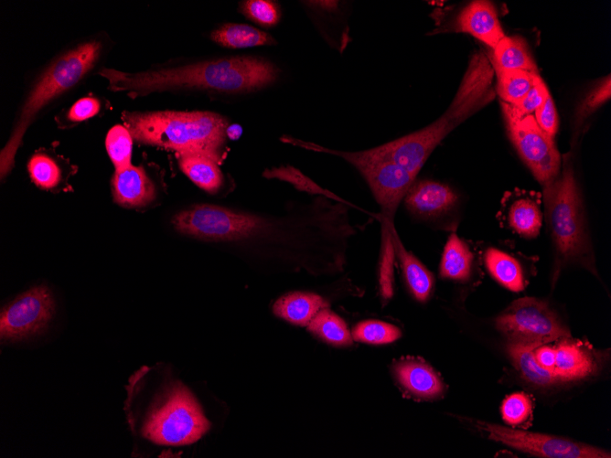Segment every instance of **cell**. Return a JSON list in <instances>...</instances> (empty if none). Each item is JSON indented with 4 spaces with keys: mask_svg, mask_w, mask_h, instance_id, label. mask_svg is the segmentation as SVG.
I'll use <instances>...</instances> for the list:
<instances>
[{
    "mask_svg": "<svg viewBox=\"0 0 611 458\" xmlns=\"http://www.w3.org/2000/svg\"><path fill=\"white\" fill-rule=\"evenodd\" d=\"M485 264L489 273L504 287L520 292L525 287V279L520 263L512 256L495 248L485 253Z\"/></svg>",
    "mask_w": 611,
    "mask_h": 458,
    "instance_id": "cb8c5ba5",
    "label": "cell"
},
{
    "mask_svg": "<svg viewBox=\"0 0 611 458\" xmlns=\"http://www.w3.org/2000/svg\"><path fill=\"white\" fill-rule=\"evenodd\" d=\"M393 246L410 291L416 300L425 302L433 289L432 273L405 250L396 231L393 233Z\"/></svg>",
    "mask_w": 611,
    "mask_h": 458,
    "instance_id": "ffe728a7",
    "label": "cell"
},
{
    "mask_svg": "<svg viewBox=\"0 0 611 458\" xmlns=\"http://www.w3.org/2000/svg\"><path fill=\"white\" fill-rule=\"evenodd\" d=\"M278 72L267 59L237 56L137 73L104 68L100 75L107 80L111 91L136 97L175 89L248 92L272 84L278 78Z\"/></svg>",
    "mask_w": 611,
    "mask_h": 458,
    "instance_id": "6da1fadb",
    "label": "cell"
},
{
    "mask_svg": "<svg viewBox=\"0 0 611 458\" xmlns=\"http://www.w3.org/2000/svg\"><path fill=\"white\" fill-rule=\"evenodd\" d=\"M610 75H607L589 91L578 108L579 119L585 118L610 99Z\"/></svg>",
    "mask_w": 611,
    "mask_h": 458,
    "instance_id": "e575fe53",
    "label": "cell"
},
{
    "mask_svg": "<svg viewBox=\"0 0 611 458\" xmlns=\"http://www.w3.org/2000/svg\"><path fill=\"white\" fill-rule=\"evenodd\" d=\"M497 77L496 92L500 101L517 106L529 92L539 73L520 69L494 70Z\"/></svg>",
    "mask_w": 611,
    "mask_h": 458,
    "instance_id": "484cf974",
    "label": "cell"
},
{
    "mask_svg": "<svg viewBox=\"0 0 611 458\" xmlns=\"http://www.w3.org/2000/svg\"><path fill=\"white\" fill-rule=\"evenodd\" d=\"M534 357L537 362L544 368L553 372L555 362L554 346L549 344L541 345L534 348Z\"/></svg>",
    "mask_w": 611,
    "mask_h": 458,
    "instance_id": "74e56055",
    "label": "cell"
},
{
    "mask_svg": "<svg viewBox=\"0 0 611 458\" xmlns=\"http://www.w3.org/2000/svg\"><path fill=\"white\" fill-rule=\"evenodd\" d=\"M27 170L31 180L40 188H53L60 181L59 167L51 157L46 154H34L27 163Z\"/></svg>",
    "mask_w": 611,
    "mask_h": 458,
    "instance_id": "f546056e",
    "label": "cell"
},
{
    "mask_svg": "<svg viewBox=\"0 0 611 458\" xmlns=\"http://www.w3.org/2000/svg\"><path fill=\"white\" fill-rule=\"evenodd\" d=\"M546 219L557 253L563 261H580L592 268L584 208L573 168L563 161L559 176L543 187Z\"/></svg>",
    "mask_w": 611,
    "mask_h": 458,
    "instance_id": "5b68a950",
    "label": "cell"
},
{
    "mask_svg": "<svg viewBox=\"0 0 611 458\" xmlns=\"http://www.w3.org/2000/svg\"><path fill=\"white\" fill-rule=\"evenodd\" d=\"M493 70L520 69L539 73L525 40L520 36H506L493 48Z\"/></svg>",
    "mask_w": 611,
    "mask_h": 458,
    "instance_id": "d6986e66",
    "label": "cell"
},
{
    "mask_svg": "<svg viewBox=\"0 0 611 458\" xmlns=\"http://www.w3.org/2000/svg\"><path fill=\"white\" fill-rule=\"evenodd\" d=\"M351 336L354 340L359 342L382 345L396 341L402 336V332L391 324L366 320L354 326Z\"/></svg>",
    "mask_w": 611,
    "mask_h": 458,
    "instance_id": "f1b7e54d",
    "label": "cell"
},
{
    "mask_svg": "<svg viewBox=\"0 0 611 458\" xmlns=\"http://www.w3.org/2000/svg\"><path fill=\"white\" fill-rule=\"evenodd\" d=\"M502 112L509 136L520 156L542 187L547 186L559 176L562 166L553 138L538 125L533 114L516 117Z\"/></svg>",
    "mask_w": 611,
    "mask_h": 458,
    "instance_id": "9c48e42d",
    "label": "cell"
},
{
    "mask_svg": "<svg viewBox=\"0 0 611 458\" xmlns=\"http://www.w3.org/2000/svg\"><path fill=\"white\" fill-rule=\"evenodd\" d=\"M114 201L125 208H142L155 197V188L142 166L115 169L112 178Z\"/></svg>",
    "mask_w": 611,
    "mask_h": 458,
    "instance_id": "9a60e30c",
    "label": "cell"
},
{
    "mask_svg": "<svg viewBox=\"0 0 611 458\" xmlns=\"http://www.w3.org/2000/svg\"><path fill=\"white\" fill-rule=\"evenodd\" d=\"M477 428L489 439L516 450L547 458H609L610 453L567 439L514 430L498 424L479 421Z\"/></svg>",
    "mask_w": 611,
    "mask_h": 458,
    "instance_id": "30bf717a",
    "label": "cell"
},
{
    "mask_svg": "<svg viewBox=\"0 0 611 458\" xmlns=\"http://www.w3.org/2000/svg\"><path fill=\"white\" fill-rule=\"evenodd\" d=\"M509 227L520 236L532 239L539 235L542 215L538 204L529 197H520L509 206Z\"/></svg>",
    "mask_w": 611,
    "mask_h": 458,
    "instance_id": "d4e9b609",
    "label": "cell"
},
{
    "mask_svg": "<svg viewBox=\"0 0 611 458\" xmlns=\"http://www.w3.org/2000/svg\"><path fill=\"white\" fill-rule=\"evenodd\" d=\"M452 30L467 33L492 49L505 37L494 5L485 0L472 1L462 8Z\"/></svg>",
    "mask_w": 611,
    "mask_h": 458,
    "instance_id": "4fadbf2b",
    "label": "cell"
},
{
    "mask_svg": "<svg viewBox=\"0 0 611 458\" xmlns=\"http://www.w3.org/2000/svg\"><path fill=\"white\" fill-rule=\"evenodd\" d=\"M399 384L415 398L436 399L443 395L445 385L436 372L423 361L406 357L393 366Z\"/></svg>",
    "mask_w": 611,
    "mask_h": 458,
    "instance_id": "2e32d148",
    "label": "cell"
},
{
    "mask_svg": "<svg viewBox=\"0 0 611 458\" xmlns=\"http://www.w3.org/2000/svg\"><path fill=\"white\" fill-rule=\"evenodd\" d=\"M177 160L183 173L198 187L215 194L223 185L219 163L202 154L178 153Z\"/></svg>",
    "mask_w": 611,
    "mask_h": 458,
    "instance_id": "ac0fdd59",
    "label": "cell"
},
{
    "mask_svg": "<svg viewBox=\"0 0 611 458\" xmlns=\"http://www.w3.org/2000/svg\"><path fill=\"white\" fill-rule=\"evenodd\" d=\"M327 303L312 293L292 292L281 296L273 306L274 314L296 325H307Z\"/></svg>",
    "mask_w": 611,
    "mask_h": 458,
    "instance_id": "e0dca14e",
    "label": "cell"
},
{
    "mask_svg": "<svg viewBox=\"0 0 611 458\" xmlns=\"http://www.w3.org/2000/svg\"><path fill=\"white\" fill-rule=\"evenodd\" d=\"M100 101L95 97H83L78 100L68 111L67 118L70 122H81L98 113Z\"/></svg>",
    "mask_w": 611,
    "mask_h": 458,
    "instance_id": "8d00e7d4",
    "label": "cell"
},
{
    "mask_svg": "<svg viewBox=\"0 0 611 458\" xmlns=\"http://www.w3.org/2000/svg\"><path fill=\"white\" fill-rule=\"evenodd\" d=\"M457 201L454 190L433 180L413 182L404 197L406 208L413 214L431 218L451 209Z\"/></svg>",
    "mask_w": 611,
    "mask_h": 458,
    "instance_id": "5bb4252c",
    "label": "cell"
},
{
    "mask_svg": "<svg viewBox=\"0 0 611 458\" xmlns=\"http://www.w3.org/2000/svg\"><path fill=\"white\" fill-rule=\"evenodd\" d=\"M101 50L99 41L84 42L61 55L41 74L23 103L11 137L1 152L2 177L12 168L22 136L36 114L55 97L79 82L95 65Z\"/></svg>",
    "mask_w": 611,
    "mask_h": 458,
    "instance_id": "277c9868",
    "label": "cell"
},
{
    "mask_svg": "<svg viewBox=\"0 0 611 458\" xmlns=\"http://www.w3.org/2000/svg\"><path fill=\"white\" fill-rule=\"evenodd\" d=\"M532 403L524 393H514L502 403L501 413L504 421L511 425L524 422L531 414Z\"/></svg>",
    "mask_w": 611,
    "mask_h": 458,
    "instance_id": "836d02e7",
    "label": "cell"
},
{
    "mask_svg": "<svg viewBox=\"0 0 611 458\" xmlns=\"http://www.w3.org/2000/svg\"><path fill=\"white\" fill-rule=\"evenodd\" d=\"M143 427V434L163 445H185L199 440L209 422L191 392L181 384L171 386L154 404Z\"/></svg>",
    "mask_w": 611,
    "mask_h": 458,
    "instance_id": "52a82bcc",
    "label": "cell"
},
{
    "mask_svg": "<svg viewBox=\"0 0 611 458\" xmlns=\"http://www.w3.org/2000/svg\"><path fill=\"white\" fill-rule=\"evenodd\" d=\"M307 5L315 6L324 10H333L336 9L338 3L337 1H312L306 2Z\"/></svg>",
    "mask_w": 611,
    "mask_h": 458,
    "instance_id": "f35d334b",
    "label": "cell"
},
{
    "mask_svg": "<svg viewBox=\"0 0 611 458\" xmlns=\"http://www.w3.org/2000/svg\"><path fill=\"white\" fill-rule=\"evenodd\" d=\"M472 261L473 254L467 245L452 233L444 248L440 275L455 281H466L471 272Z\"/></svg>",
    "mask_w": 611,
    "mask_h": 458,
    "instance_id": "603a6c76",
    "label": "cell"
},
{
    "mask_svg": "<svg viewBox=\"0 0 611 458\" xmlns=\"http://www.w3.org/2000/svg\"><path fill=\"white\" fill-rule=\"evenodd\" d=\"M125 126L136 141L178 153L224 157L228 121L211 112H124Z\"/></svg>",
    "mask_w": 611,
    "mask_h": 458,
    "instance_id": "3957f363",
    "label": "cell"
},
{
    "mask_svg": "<svg viewBox=\"0 0 611 458\" xmlns=\"http://www.w3.org/2000/svg\"><path fill=\"white\" fill-rule=\"evenodd\" d=\"M306 326L311 333L331 345L352 344L353 338L346 323L327 307L321 309Z\"/></svg>",
    "mask_w": 611,
    "mask_h": 458,
    "instance_id": "4316f807",
    "label": "cell"
},
{
    "mask_svg": "<svg viewBox=\"0 0 611 458\" xmlns=\"http://www.w3.org/2000/svg\"><path fill=\"white\" fill-rule=\"evenodd\" d=\"M495 325L508 343L536 347L571 336L545 302L531 297L515 300L497 317Z\"/></svg>",
    "mask_w": 611,
    "mask_h": 458,
    "instance_id": "ba28073f",
    "label": "cell"
},
{
    "mask_svg": "<svg viewBox=\"0 0 611 458\" xmlns=\"http://www.w3.org/2000/svg\"><path fill=\"white\" fill-rule=\"evenodd\" d=\"M264 176L268 178H276L283 181H286L295 186L297 189L306 191L310 194H320L325 195L330 197L337 198L336 196L332 195L330 192L325 190L316 185L313 180L306 176L296 168L286 165L267 170L263 174Z\"/></svg>",
    "mask_w": 611,
    "mask_h": 458,
    "instance_id": "1f68e13d",
    "label": "cell"
},
{
    "mask_svg": "<svg viewBox=\"0 0 611 458\" xmlns=\"http://www.w3.org/2000/svg\"><path fill=\"white\" fill-rule=\"evenodd\" d=\"M533 116L538 125L548 135L554 138L558 130V114L550 93L543 103L536 110Z\"/></svg>",
    "mask_w": 611,
    "mask_h": 458,
    "instance_id": "d590c367",
    "label": "cell"
},
{
    "mask_svg": "<svg viewBox=\"0 0 611 458\" xmlns=\"http://www.w3.org/2000/svg\"><path fill=\"white\" fill-rule=\"evenodd\" d=\"M535 347L531 345L508 343L509 354L513 364L528 382L541 388L555 385L559 381L554 373L537 362L533 352Z\"/></svg>",
    "mask_w": 611,
    "mask_h": 458,
    "instance_id": "7402d4cb",
    "label": "cell"
},
{
    "mask_svg": "<svg viewBox=\"0 0 611 458\" xmlns=\"http://www.w3.org/2000/svg\"><path fill=\"white\" fill-rule=\"evenodd\" d=\"M553 373L558 381L584 379L595 375L600 361L594 349L581 340L564 336L556 340Z\"/></svg>",
    "mask_w": 611,
    "mask_h": 458,
    "instance_id": "7c38bea8",
    "label": "cell"
},
{
    "mask_svg": "<svg viewBox=\"0 0 611 458\" xmlns=\"http://www.w3.org/2000/svg\"><path fill=\"white\" fill-rule=\"evenodd\" d=\"M241 12L253 22L273 27L280 19V9L275 2L268 0H248L241 4Z\"/></svg>",
    "mask_w": 611,
    "mask_h": 458,
    "instance_id": "d6a6232c",
    "label": "cell"
},
{
    "mask_svg": "<svg viewBox=\"0 0 611 458\" xmlns=\"http://www.w3.org/2000/svg\"><path fill=\"white\" fill-rule=\"evenodd\" d=\"M242 129L239 124L228 125L226 129V136L230 140H237L241 135Z\"/></svg>",
    "mask_w": 611,
    "mask_h": 458,
    "instance_id": "ab89813d",
    "label": "cell"
},
{
    "mask_svg": "<svg viewBox=\"0 0 611 458\" xmlns=\"http://www.w3.org/2000/svg\"><path fill=\"white\" fill-rule=\"evenodd\" d=\"M105 145L115 169L132 165L133 137L126 126L117 124L112 127L106 135Z\"/></svg>",
    "mask_w": 611,
    "mask_h": 458,
    "instance_id": "83f0119b",
    "label": "cell"
},
{
    "mask_svg": "<svg viewBox=\"0 0 611 458\" xmlns=\"http://www.w3.org/2000/svg\"><path fill=\"white\" fill-rule=\"evenodd\" d=\"M211 39L230 48H244L275 45L276 41L268 33L245 24H224L212 31Z\"/></svg>",
    "mask_w": 611,
    "mask_h": 458,
    "instance_id": "44dd1931",
    "label": "cell"
},
{
    "mask_svg": "<svg viewBox=\"0 0 611 458\" xmlns=\"http://www.w3.org/2000/svg\"><path fill=\"white\" fill-rule=\"evenodd\" d=\"M291 139V138H290ZM292 141H295L291 139ZM296 142V141H295ZM303 147L337 154L361 174L381 210V250L393 248V218L402 199L404 198L415 176L391 161L374 157L366 153L339 152L312 144L297 143Z\"/></svg>",
    "mask_w": 611,
    "mask_h": 458,
    "instance_id": "8992f818",
    "label": "cell"
},
{
    "mask_svg": "<svg viewBox=\"0 0 611 458\" xmlns=\"http://www.w3.org/2000/svg\"><path fill=\"white\" fill-rule=\"evenodd\" d=\"M494 70L488 58L476 53L445 113L430 125L381 146V155L416 176L439 143L495 96Z\"/></svg>",
    "mask_w": 611,
    "mask_h": 458,
    "instance_id": "7a4b0ae2",
    "label": "cell"
},
{
    "mask_svg": "<svg viewBox=\"0 0 611 458\" xmlns=\"http://www.w3.org/2000/svg\"><path fill=\"white\" fill-rule=\"evenodd\" d=\"M55 304L50 290L44 285L32 287L1 310L2 341H17L43 331L51 320Z\"/></svg>",
    "mask_w": 611,
    "mask_h": 458,
    "instance_id": "8fae6325",
    "label": "cell"
},
{
    "mask_svg": "<svg viewBox=\"0 0 611 458\" xmlns=\"http://www.w3.org/2000/svg\"><path fill=\"white\" fill-rule=\"evenodd\" d=\"M549 93L544 81L539 74L535 77L533 85L529 92L517 106H510L502 101L500 102L502 112L516 117L534 114L536 110L543 103Z\"/></svg>",
    "mask_w": 611,
    "mask_h": 458,
    "instance_id": "4dcf8cb0",
    "label": "cell"
}]
</instances>
